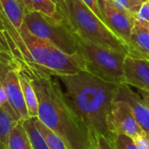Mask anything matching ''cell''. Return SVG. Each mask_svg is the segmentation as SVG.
<instances>
[{"label": "cell", "mask_w": 149, "mask_h": 149, "mask_svg": "<svg viewBox=\"0 0 149 149\" xmlns=\"http://www.w3.org/2000/svg\"><path fill=\"white\" fill-rule=\"evenodd\" d=\"M19 70L30 78L36 91L38 119L56 133L68 149H88L94 139L67 100L58 78L31 69Z\"/></svg>", "instance_id": "1"}, {"label": "cell", "mask_w": 149, "mask_h": 149, "mask_svg": "<svg viewBox=\"0 0 149 149\" xmlns=\"http://www.w3.org/2000/svg\"><path fill=\"white\" fill-rule=\"evenodd\" d=\"M63 84L65 95L95 140L107 135V115L115 100L116 85L105 81L86 71L57 77Z\"/></svg>", "instance_id": "2"}, {"label": "cell", "mask_w": 149, "mask_h": 149, "mask_svg": "<svg viewBox=\"0 0 149 149\" xmlns=\"http://www.w3.org/2000/svg\"><path fill=\"white\" fill-rule=\"evenodd\" d=\"M24 45L20 69H31L53 77L71 75L86 71L85 63L79 53L69 54L52 43L32 35L25 24L19 30Z\"/></svg>", "instance_id": "3"}, {"label": "cell", "mask_w": 149, "mask_h": 149, "mask_svg": "<svg viewBox=\"0 0 149 149\" xmlns=\"http://www.w3.org/2000/svg\"><path fill=\"white\" fill-rule=\"evenodd\" d=\"M72 30L79 37L94 44L134 56L133 51L81 0H65L58 8Z\"/></svg>", "instance_id": "4"}, {"label": "cell", "mask_w": 149, "mask_h": 149, "mask_svg": "<svg viewBox=\"0 0 149 149\" xmlns=\"http://www.w3.org/2000/svg\"><path fill=\"white\" fill-rule=\"evenodd\" d=\"M74 34L78 53L85 63L86 71L105 81L123 85L124 60L127 54L90 42L75 32Z\"/></svg>", "instance_id": "5"}, {"label": "cell", "mask_w": 149, "mask_h": 149, "mask_svg": "<svg viewBox=\"0 0 149 149\" xmlns=\"http://www.w3.org/2000/svg\"><path fill=\"white\" fill-rule=\"evenodd\" d=\"M24 24L35 37L52 43L66 53H78L75 34L64 15L53 18L35 10L26 11Z\"/></svg>", "instance_id": "6"}, {"label": "cell", "mask_w": 149, "mask_h": 149, "mask_svg": "<svg viewBox=\"0 0 149 149\" xmlns=\"http://www.w3.org/2000/svg\"><path fill=\"white\" fill-rule=\"evenodd\" d=\"M98 2L108 26L127 44L134 56L141 57L131 45V32L137 20V15L126 10L115 0H98Z\"/></svg>", "instance_id": "7"}, {"label": "cell", "mask_w": 149, "mask_h": 149, "mask_svg": "<svg viewBox=\"0 0 149 149\" xmlns=\"http://www.w3.org/2000/svg\"><path fill=\"white\" fill-rule=\"evenodd\" d=\"M107 122L109 133L125 134L133 140L144 132L135 119L130 106L124 100H114L107 115Z\"/></svg>", "instance_id": "8"}, {"label": "cell", "mask_w": 149, "mask_h": 149, "mask_svg": "<svg viewBox=\"0 0 149 149\" xmlns=\"http://www.w3.org/2000/svg\"><path fill=\"white\" fill-rule=\"evenodd\" d=\"M124 84L149 92V59L127 55L124 60Z\"/></svg>", "instance_id": "9"}, {"label": "cell", "mask_w": 149, "mask_h": 149, "mask_svg": "<svg viewBox=\"0 0 149 149\" xmlns=\"http://www.w3.org/2000/svg\"><path fill=\"white\" fill-rule=\"evenodd\" d=\"M116 100L126 101L131 107L140 126L149 133V108L142 100L138 92H134L129 86L123 84L118 88Z\"/></svg>", "instance_id": "10"}, {"label": "cell", "mask_w": 149, "mask_h": 149, "mask_svg": "<svg viewBox=\"0 0 149 149\" xmlns=\"http://www.w3.org/2000/svg\"><path fill=\"white\" fill-rule=\"evenodd\" d=\"M131 45L141 57L149 59V23L137 17L131 32Z\"/></svg>", "instance_id": "11"}, {"label": "cell", "mask_w": 149, "mask_h": 149, "mask_svg": "<svg viewBox=\"0 0 149 149\" xmlns=\"http://www.w3.org/2000/svg\"><path fill=\"white\" fill-rule=\"evenodd\" d=\"M0 9L10 23L19 31L24 23L26 10L19 0H0Z\"/></svg>", "instance_id": "12"}, {"label": "cell", "mask_w": 149, "mask_h": 149, "mask_svg": "<svg viewBox=\"0 0 149 149\" xmlns=\"http://www.w3.org/2000/svg\"><path fill=\"white\" fill-rule=\"evenodd\" d=\"M19 69V68H18ZM19 82L23 91L25 106L30 118H38V100L36 91L31 84L30 78L19 70Z\"/></svg>", "instance_id": "13"}, {"label": "cell", "mask_w": 149, "mask_h": 149, "mask_svg": "<svg viewBox=\"0 0 149 149\" xmlns=\"http://www.w3.org/2000/svg\"><path fill=\"white\" fill-rule=\"evenodd\" d=\"M6 149H32L29 137L21 121L11 129L6 144Z\"/></svg>", "instance_id": "14"}, {"label": "cell", "mask_w": 149, "mask_h": 149, "mask_svg": "<svg viewBox=\"0 0 149 149\" xmlns=\"http://www.w3.org/2000/svg\"><path fill=\"white\" fill-rule=\"evenodd\" d=\"M34 122L37 128L44 137L49 149H68L64 141L56 133L44 125L38 118H34Z\"/></svg>", "instance_id": "15"}, {"label": "cell", "mask_w": 149, "mask_h": 149, "mask_svg": "<svg viewBox=\"0 0 149 149\" xmlns=\"http://www.w3.org/2000/svg\"><path fill=\"white\" fill-rule=\"evenodd\" d=\"M21 122L29 137L32 149H49L44 137L35 125L34 118H29Z\"/></svg>", "instance_id": "16"}, {"label": "cell", "mask_w": 149, "mask_h": 149, "mask_svg": "<svg viewBox=\"0 0 149 149\" xmlns=\"http://www.w3.org/2000/svg\"><path fill=\"white\" fill-rule=\"evenodd\" d=\"M17 122L3 108L0 107V149H6L8 136Z\"/></svg>", "instance_id": "17"}, {"label": "cell", "mask_w": 149, "mask_h": 149, "mask_svg": "<svg viewBox=\"0 0 149 149\" xmlns=\"http://www.w3.org/2000/svg\"><path fill=\"white\" fill-rule=\"evenodd\" d=\"M30 1L35 11L40 12L45 16L53 18H60L63 17V14L59 10L57 3L52 0H30Z\"/></svg>", "instance_id": "18"}, {"label": "cell", "mask_w": 149, "mask_h": 149, "mask_svg": "<svg viewBox=\"0 0 149 149\" xmlns=\"http://www.w3.org/2000/svg\"><path fill=\"white\" fill-rule=\"evenodd\" d=\"M115 149H138L132 138L120 134H108Z\"/></svg>", "instance_id": "19"}, {"label": "cell", "mask_w": 149, "mask_h": 149, "mask_svg": "<svg viewBox=\"0 0 149 149\" xmlns=\"http://www.w3.org/2000/svg\"><path fill=\"white\" fill-rule=\"evenodd\" d=\"M0 107L3 108L14 120H16L17 121H20L19 118L17 117V115L16 114V113L14 112V110L12 109V107H10V105L8 101L6 93L4 92V89H3V86L2 84L1 77H0Z\"/></svg>", "instance_id": "20"}, {"label": "cell", "mask_w": 149, "mask_h": 149, "mask_svg": "<svg viewBox=\"0 0 149 149\" xmlns=\"http://www.w3.org/2000/svg\"><path fill=\"white\" fill-rule=\"evenodd\" d=\"M115 1L122 7H124L126 10H127L128 11H130L134 15L138 14L143 3L139 0H115Z\"/></svg>", "instance_id": "21"}, {"label": "cell", "mask_w": 149, "mask_h": 149, "mask_svg": "<svg viewBox=\"0 0 149 149\" xmlns=\"http://www.w3.org/2000/svg\"><path fill=\"white\" fill-rule=\"evenodd\" d=\"M85 4H86L88 7H89V9L102 21V22H104L107 25H108L107 24V21L106 20V18H105V17H104V15H103V13H102V11H101V10H100V5H99V2H98V0H81Z\"/></svg>", "instance_id": "22"}, {"label": "cell", "mask_w": 149, "mask_h": 149, "mask_svg": "<svg viewBox=\"0 0 149 149\" xmlns=\"http://www.w3.org/2000/svg\"><path fill=\"white\" fill-rule=\"evenodd\" d=\"M95 145L97 149H115L108 134L97 136L95 138Z\"/></svg>", "instance_id": "23"}, {"label": "cell", "mask_w": 149, "mask_h": 149, "mask_svg": "<svg viewBox=\"0 0 149 149\" xmlns=\"http://www.w3.org/2000/svg\"><path fill=\"white\" fill-rule=\"evenodd\" d=\"M138 149H149V133L144 131L134 139Z\"/></svg>", "instance_id": "24"}, {"label": "cell", "mask_w": 149, "mask_h": 149, "mask_svg": "<svg viewBox=\"0 0 149 149\" xmlns=\"http://www.w3.org/2000/svg\"><path fill=\"white\" fill-rule=\"evenodd\" d=\"M137 17L149 23V0L142 3V6L137 14Z\"/></svg>", "instance_id": "25"}, {"label": "cell", "mask_w": 149, "mask_h": 149, "mask_svg": "<svg viewBox=\"0 0 149 149\" xmlns=\"http://www.w3.org/2000/svg\"><path fill=\"white\" fill-rule=\"evenodd\" d=\"M0 50L3 52H6L10 55L9 53V48H8V45H7V42L5 40V38L3 36V33L0 28Z\"/></svg>", "instance_id": "26"}, {"label": "cell", "mask_w": 149, "mask_h": 149, "mask_svg": "<svg viewBox=\"0 0 149 149\" xmlns=\"http://www.w3.org/2000/svg\"><path fill=\"white\" fill-rule=\"evenodd\" d=\"M138 93L141 95L142 100L144 101V103L147 105V107L149 108V92L147 91H142V90H137Z\"/></svg>", "instance_id": "27"}, {"label": "cell", "mask_w": 149, "mask_h": 149, "mask_svg": "<svg viewBox=\"0 0 149 149\" xmlns=\"http://www.w3.org/2000/svg\"><path fill=\"white\" fill-rule=\"evenodd\" d=\"M19 1L23 3V5L24 6L26 11H32V10H34L30 0H19Z\"/></svg>", "instance_id": "28"}, {"label": "cell", "mask_w": 149, "mask_h": 149, "mask_svg": "<svg viewBox=\"0 0 149 149\" xmlns=\"http://www.w3.org/2000/svg\"><path fill=\"white\" fill-rule=\"evenodd\" d=\"M52 1L57 3V5H58V8L62 7L64 5V3H65V0H52Z\"/></svg>", "instance_id": "29"}, {"label": "cell", "mask_w": 149, "mask_h": 149, "mask_svg": "<svg viewBox=\"0 0 149 149\" xmlns=\"http://www.w3.org/2000/svg\"><path fill=\"white\" fill-rule=\"evenodd\" d=\"M88 149H97L96 148V145H95V140L93 141L92 144L90 145V147L88 148Z\"/></svg>", "instance_id": "30"}, {"label": "cell", "mask_w": 149, "mask_h": 149, "mask_svg": "<svg viewBox=\"0 0 149 149\" xmlns=\"http://www.w3.org/2000/svg\"><path fill=\"white\" fill-rule=\"evenodd\" d=\"M139 1H141V3H145L146 1H148V0H139Z\"/></svg>", "instance_id": "31"}, {"label": "cell", "mask_w": 149, "mask_h": 149, "mask_svg": "<svg viewBox=\"0 0 149 149\" xmlns=\"http://www.w3.org/2000/svg\"><path fill=\"white\" fill-rule=\"evenodd\" d=\"M2 52V51H1V50H0V52Z\"/></svg>", "instance_id": "32"}]
</instances>
